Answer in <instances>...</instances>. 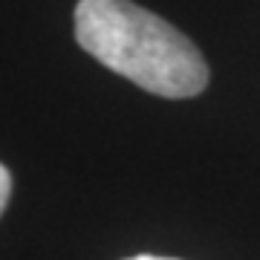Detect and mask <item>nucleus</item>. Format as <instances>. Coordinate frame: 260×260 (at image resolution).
Returning <instances> with one entry per match:
<instances>
[{
    "label": "nucleus",
    "instance_id": "nucleus-1",
    "mask_svg": "<svg viewBox=\"0 0 260 260\" xmlns=\"http://www.w3.org/2000/svg\"><path fill=\"white\" fill-rule=\"evenodd\" d=\"M75 41L113 73L162 99H191L208 84L194 41L130 0H78Z\"/></svg>",
    "mask_w": 260,
    "mask_h": 260
},
{
    "label": "nucleus",
    "instance_id": "nucleus-2",
    "mask_svg": "<svg viewBox=\"0 0 260 260\" xmlns=\"http://www.w3.org/2000/svg\"><path fill=\"white\" fill-rule=\"evenodd\" d=\"M9 197H12V171L6 165H0V208L9 205Z\"/></svg>",
    "mask_w": 260,
    "mask_h": 260
},
{
    "label": "nucleus",
    "instance_id": "nucleus-3",
    "mask_svg": "<svg viewBox=\"0 0 260 260\" xmlns=\"http://www.w3.org/2000/svg\"><path fill=\"white\" fill-rule=\"evenodd\" d=\"M124 260H177V257H156V254H136V257H124Z\"/></svg>",
    "mask_w": 260,
    "mask_h": 260
}]
</instances>
